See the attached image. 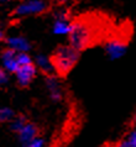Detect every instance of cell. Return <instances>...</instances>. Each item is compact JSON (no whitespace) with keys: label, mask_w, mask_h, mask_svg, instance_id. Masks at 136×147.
I'll return each mask as SVG.
<instances>
[{"label":"cell","mask_w":136,"mask_h":147,"mask_svg":"<svg viewBox=\"0 0 136 147\" xmlns=\"http://www.w3.org/2000/svg\"><path fill=\"white\" fill-rule=\"evenodd\" d=\"M81 52L76 51L69 45H61L49 57L53 73L57 77H67L77 66Z\"/></svg>","instance_id":"1"},{"label":"cell","mask_w":136,"mask_h":147,"mask_svg":"<svg viewBox=\"0 0 136 147\" xmlns=\"http://www.w3.org/2000/svg\"><path fill=\"white\" fill-rule=\"evenodd\" d=\"M68 45L76 51H84L95 41V27L84 19H78L72 22L71 31L68 34Z\"/></svg>","instance_id":"2"},{"label":"cell","mask_w":136,"mask_h":147,"mask_svg":"<svg viewBox=\"0 0 136 147\" xmlns=\"http://www.w3.org/2000/svg\"><path fill=\"white\" fill-rule=\"evenodd\" d=\"M48 5L43 0H25L20 3L14 10V15L16 16H35L46 13Z\"/></svg>","instance_id":"3"},{"label":"cell","mask_w":136,"mask_h":147,"mask_svg":"<svg viewBox=\"0 0 136 147\" xmlns=\"http://www.w3.org/2000/svg\"><path fill=\"white\" fill-rule=\"evenodd\" d=\"M104 52L110 61H118L126 55L127 42L124 38L111 37L104 43Z\"/></svg>","instance_id":"4"},{"label":"cell","mask_w":136,"mask_h":147,"mask_svg":"<svg viewBox=\"0 0 136 147\" xmlns=\"http://www.w3.org/2000/svg\"><path fill=\"white\" fill-rule=\"evenodd\" d=\"M73 20L71 19V15L67 10L61 9L55 13V19H53L52 31L57 36H68L72 27Z\"/></svg>","instance_id":"5"},{"label":"cell","mask_w":136,"mask_h":147,"mask_svg":"<svg viewBox=\"0 0 136 147\" xmlns=\"http://www.w3.org/2000/svg\"><path fill=\"white\" fill-rule=\"evenodd\" d=\"M36 74H37V68L34 63L20 66L19 69L15 73L18 85L21 88H27L28 85L32 83V80L35 79Z\"/></svg>","instance_id":"6"},{"label":"cell","mask_w":136,"mask_h":147,"mask_svg":"<svg viewBox=\"0 0 136 147\" xmlns=\"http://www.w3.org/2000/svg\"><path fill=\"white\" fill-rule=\"evenodd\" d=\"M45 84H46V88L49 93V98L51 100L58 101L62 100L63 98V92H62V87H61V83L58 80V77L56 74H48L45 77Z\"/></svg>","instance_id":"7"},{"label":"cell","mask_w":136,"mask_h":147,"mask_svg":"<svg viewBox=\"0 0 136 147\" xmlns=\"http://www.w3.org/2000/svg\"><path fill=\"white\" fill-rule=\"evenodd\" d=\"M19 137L20 144L22 145V147H26L31 141H34L35 138L39 136V127L34 124V122H26L24 127L16 134Z\"/></svg>","instance_id":"8"},{"label":"cell","mask_w":136,"mask_h":147,"mask_svg":"<svg viewBox=\"0 0 136 147\" xmlns=\"http://www.w3.org/2000/svg\"><path fill=\"white\" fill-rule=\"evenodd\" d=\"M16 52L10 50V48H5L1 52V63L4 67V71H7V73H16V71L19 69V63L16 59Z\"/></svg>","instance_id":"9"},{"label":"cell","mask_w":136,"mask_h":147,"mask_svg":"<svg viewBox=\"0 0 136 147\" xmlns=\"http://www.w3.org/2000/svg\"><path fill=\"white\" fill-rule=\"evenodd\" d=\"M6 45L7 48L15 51L16 53H20V52H27L31 50V43L27 41V38L22 37V36H10V37L6 38Z\"/></svg>","instance_id":"10"},{"label":"cell","mask_w":136,"mask_h":147,"mask_svg":"<svg viewBox=\"0 0 136 147\" xmlns=\"http://www.w3.org/2000/svg\"><path fill=\"white\" fill-rule=\"evenodd\" d=\"M35 66H37L36 68H39L40 71H42L46 76L55 74V73H53V68H52L51 61H49V57L45 56V55H39L36 57V64H35Z\"/></svg>","instance_id":"11"},{"label":"cell","mask_w":136,"mask_h":147,"mask_svg":"<svg viewBox=\"0 0 136 147\" xmlns=\"http://www.w3.org/2000/svg\"><path fill=\"white\" fill-rule=\"evenodd\" d=\"M115 147H136V127H133Z\"/></svg>","instance_id":"12"},{"label":"cell","mask_w":136,"mask_h":147,"mask_svg":"<svg viewBox=\"0 0 136 147\" xmlns=\"http://www.w3.org/2000/svg\"><path fill=\"white\" fill-rule=\"evenodd\" d=\"M27 122V119L25 117L24 115H18V116H15L14 119H12L10 121V130L12 132H15V134H18L20 130H21L25 124Z\"/></svg>","instance_id":"13"},{"label":"cell","mask_w":136,"mask_h":147,"mask_svg":"<svg viewBox=\"0 0 136 147\" xmlns=\"http://www.w3.org/2000/svg\"><path fill=\"white\" fill-rule=\"evenodd\" d=\"M15 117L14 110L10 108H0V124L10 122Z\"/></svg>","instance_id":"14"},{"label":"cell","mask_w":136,"mask_h":147,"mask_svg":"<svg viewBox=\"0 0 136 147\" xmlns=\"http://www.w3.org/2000/svg\"><path fill=\"white\" fill-rule=\"evenodd\" d=\"M16 59H18L19 66H25V64H30L32 63V58L27 52H20L16 55Z\"/></svg>","instance_id":"15"},{"label":"cell","mask_w":136,"mask_h":147,"mask_svg":"<svg viewBox=\"0 0 136 147\" xmlns=\"http://www.w3.org/2000/svg\"><path fill=\"white\" fill-rule=\"evenodd\" d=\"M26 147H45V140L42 137L37 136L34 141H31Z\"/></svg>","instance_id":"16"},{"label":"cell","mask_w":136,"mask_h":147,"mask_svg":"<svg viewBox=\"0 0 136 147\" xmlns=\"http://www.w3.org/2000/svg\"><path fill=\"white\" fill-rule=\"evenodd\" d=\"M7 82H9V76H7V73L4 69L0 68V87L7 84Z\"/></svg>","instance_id":"17"},{"label":"cell","mask_w":136,"mask_h":147,"mask_svg":"<svg viewBox=\"0 0 136 147\" xmlns=\"http://www.w3.org/2000/svg\"><path fill=\"white\" fill-rule=\"evenodd\" d=\"M4 40H5V35H4V32L0 30V42H3Z\"/></svg>","instance_id":"18"},{"label":"cell","mask_w":136,"mask_h":147,"mask_svg":"<svg viewBox=\"0 0 136 147\" xmlns=\"http://www.w3.org/2000/svg\"><path fill=\"white\" fill-rule=\"evenodd\" d=\"M69 1H71V0H56V3H58V4H67Z\"/></svg>","instance_id":"19"},{"label":"cell","mask_w":136,"mask_h":147,"mask_svg":"<svg viewBox=\"0 0 136 147\" xmlns=\"http://www.w3.org/2000/svg\"><path fill=\"white\" fill-rule=\"evenodd\" d=\"M133 124H136V110H135L134 116H133Z\"/></svg>","instance_id":"20"},{"label":"cell","mask_w":136,"mask_h":147,"mask_svg":"<svg viewBox=\"0 0 136 147\" xmlns=\"http://www.w3.org/2000/svg\"><path fill=\"white\" fill-rule=\"evenodd\" d=\"M12 0H0V4H6V3H10Z\"/></svg>","instance_id":"21"},{"label":"cell","mask_w":136,"mask_h":147,"mask_svg":"<svg viewBox=\"0 0 136 147\" xmlns=\"http://www.w3.org/2000/svg\"><path fill=\"white\" fill-rule=\"evenodd\" d=\"M43 1H46V0H43Z\"/></svg>","instance_id":"22"}]
</instances>
